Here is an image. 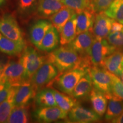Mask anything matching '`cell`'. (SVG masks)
Returning a JSON list of instances; mask_svg holds the SVG:
<instances>
[{
  "label": "cell",
  "instance_id": "1",
  "mask_svg": "<svg viewBox=\"0 0 123 123\" xmlns=\"http://www.w3.org/2000/svg\"><path fill=\"white\" fill-rule=\"evenodd\" d=\"M46 61L52 63L60 73L77 67L90 68L89 57L83 58L67 45L62 46L51 51L46 56Z\"/></svg>",
  "mask_w": 123,
  "mask_h": 123
},
{
  "label": "cell",
  "instance_id": "2",
  "mask_svg": "<svg viewBox=\"0 0 123 123\" xmlns=\"http://www.w3.org/2000/svg\"><path fill=\"white\" fill-rule=\"evenodd\" d=\"M19 59L24 67V80H30L33 75L46 61V56L40 54L31 46L25 47Z\"/></svg>",
  "mask_w": 123,
  "mask_h": 123
},
{
  "label": "cell",
  "instance_id": "3",
  "mask_svg": "<svg viewBox=\"0 0 123 123\" xmlns=\"http://www.w3.org/2000/svg\"><path fill=\"white\" fill-rule=\"evenodd\" d=\"M94 88L102 92L107 99L114 98L112 92V78L111 73L104 67L92 66L89 68Z\"/></svg>",
  "mask_w": 123,
  "mask_h": 123
},
{
  "label": "cell",
  "instance_id": "4",
  "mask_svg": "<svg viewBox=\"0 0 123 123\" xmlns=\"http://www.w3.org/2000/svg\"><path fill=\"white\" fill-rule=\"evenodd\" d=\"M89 68L77 67L62 73L55 78L56 87L62 92L71 96L75 87L80 79L88 73Z\"/></svg>",
  "mask_w": 123,
  "mask_h": 123
},
{
  "label": "cell",
  "instance_id": "5",
  "mask_svg": "<svg viewBox=\"0 0 123 123\" xmlns=\"http://www.w3.org/2000/svg\"><path fill=\"white\" fill-rule=\"evenodd\" d=\"M59 73L57 68L52 63L46 61L33 75L30 81L37 92L44 88L47 84L51 83L53 80L57 77Z\"/></svg>",
  "mask_w": 123,
  "mask_h": 123
},
{
  "label": "cell",
  "instance_id": "6",
  "mask_svg": "<svg viewBox=\"0 0 123 123\" xmlns=\"http://www.w3.org/2000/svg\"><path fill=\"white\" fill-rule=\"evenodd\" d=\"M116 50L108 42L106 38H95L89 54L91 63L92 66L104 68L106 58Z\"/></svg>",
  "mask_w": 123,
  "mask_h": 123
},
{
  "label": "cell",
  "instance_id": "7",
  "mask_svg": "<svg viewBox=\"0 0 123 123\" xmlns=\"http://www.w3.org/2000/svg\"><path fill=\"white\" fill-rule=\"evenodd\" d=\"M0 33L9 39L25 43L24 34L15 17L5 14L0 18Z\"/></svg>",
  "mask_w": 123,
  "mask_h": 123
},
{
  "label": "cell",
  "instance_id": "8",
  "mask_svg": "<svg viewBox=\"0 0 123 123\" xmlns=\"http://www.w3.org/2000/svg\"><path fill=\"white\" fill-rule=\"evenodd\" d=\"M24 71V67L19 59L17 62H8L5 64L0 76V83H9L12 85L20 84L25 81Z\"/></svg>",
  "mask_w": 123,
  "mask_h": 123
},
{
  "label": "cell",
  "instance_id": "9",
  "mask_svg": "<svg viewBox=\"0 0 123 123\" xmlns=\"http://www.w3.org/2000/svg\"><path fill=\"white\" fill-rule=\"evenodd\" d=\"M95 39L92 31H87L77 35L75 39L67 45L76 51L81 57H89Z\"/></svg>",
  "mask_w": 123,
  "mask_h": 123
},
{
  "label": "cell",
  "instance_id": "10",
  "mask_svg": "<svg viewBox=\"0 0 123 123\" xmlns=\"http://www.w3.org/2000/svg\"><path fill=\"white\" fill-rule=\"evenodd\" d=\"M68 113L58 106L39 107L35 110L34 117L38 122L50 123L67 119Z\"/></svg>",
  "mask_w": 123,
  "mask_h": 123
},
{
  "label": "cell",
  "instance_id": "11",
  "mask_svg": "<svg viewBox=\"0 0 123 123\" xmlns=\"http://www.w3.org/2000/svg\"><path fill=\"white\" fill-rule=\"evenodd\" d=\"M67 117L71 123H89L100 121L101 117L93 110L77 104L68 112Z\"/></svg>",
  "mask_w": 123,
  "mask_h": 123
},
{
  "label": "cell",
  "instance_id": "12",
  "mask_svg": "<svg viewBox=\"0 0 123 123\" xmlns=\"http://www.w3.org/2000/svg\"><path fill=\"white\" fill-rule=\"evenodd\" d=\"M37 92L30 80H25L18 85L14 96V107L26 106L33 98Z\"/></svg>",
  "mask_w": 123,
  "mask_h": 123
},
{
  "label": "cell",
  "instance_id": "13",
  "mask_svg": "<svg viewBox=\"0 0 123 123\" xmlns=\"http://www.w3.org/2000/svg\"><path fill=\"white\" fill-rule=\"evenodd\" d=\"M113 21V19L108 16L104 12L96 13L92 29L95 38H106L111 33Z\"/></svg>",
  "mask_w": 123,
  "mask_h": 123
},
{
  "label": "cell",
  "instance_id": "14",
  "mask_svg": "<svg viewBox=\"0 0 123 123\" xmlns=\"http://www.w3.org/2000/svg\"><path fill=\"white\" fill-rule=\"evenodd\" d=\"M53 26L51 22L48 20L39 19L35 21L29 30V38L32 44L37 47Z\"/></svg>",
  "mask_w": 123,
  "mask_h": 123
},
{
  "label": "cell",
  "instance_id": "15",
  "mask_svg": "<svg viewBox=\"0 0 123 123\" xmlns=\"http://www.w3.org/2000/svg\"><path fill=\"white\" fill-rule=\"evenodd\" d=\"M76 13L77 35L87 31L92 30L96 14L90 7Z\"/></svg>",
  "mask_w": 123,
  "mask_h": 123
},
{
  "label": "cell",
  "instance_id": "16",
  "mask_svg": "<svg viewBox=\"0 0 123 123\" xmlns=\"http://www.w3.org/2000/svg\"><path fill=\"white\" fill-rule=\"evenodd\" d=\"M64 6L59 0H38L37 12L41 17L50 18Z\"/></svg>",
  "mask_w": 123,
  "mask_h": 123
},
{
  "label": "cell",
  "instance_id": "17",
  "mask_svg": "<svg viewBox=\"0 0 123 123\" xmlns=\"http://www.w3.org/2000/svg\"><path fill=\"white\" fill-rule=\"evenodd\" d=\"M25 47V43L17 42L6 37L0 33V52L10 56L21 54Z\"/></svg>",
  "mask_w": 123,
  "mask_h": 123
},
{
  "label": "cell",
  "instance_id": "18",
  "mask_svg": "<svg viewBox=\"0 0 123 123\" xmlns=\"http://www.w3.org/2000/svg\"><path fill=\"white\" fill-rule=\"evenodd\" d=\"M93 87L91 77L88 72L77 83L72 92L71 96L75 99H81L87 98L90 96Z\"/></svg>",
  "mask_w": 123,
  "mask_h": 123
},
{
  "label": "cell",
  "instance_id": "19",
  "mask_svg": "<svg viewBox=\"0 0 123 123\" xmlns=\"http://www.w3.org/2000/svg\"><path fill=\"white\" fill-rule=\"evenodd\" d=\"M104 68L109 72L118 76L123 68V52L116 50L106 58Z\"/></svg>",
  "mask_w": 123,
  "mask_h": 123
},
{
  "label": "cell",
  "instance_id": "20",
  "mask_svg": "<svg viewBox=\"0 0 123 123\" xmlns=\"http://www.w3.org/2000/svg\"><path fill=\"white\" fill-rule=\"evenodd\" d=\"M59 33L57 29L53 26L46 33L37 48L40 50L46 52H51L56 49L60 43Z\"/></svg>",
  "mask_w": 123,
  "mask_h": 123
},
{
  "label": "cell",
  "instance_id": "21",
  "mask_svg": "<svg viewBox=\"0 0 123 123\" xmlns=\"http://www.w3.org/2000/svg\"><path fill=\"white\" fill-rule=\"evenodd\" d=\"M76 13L74 14L60 32V43L62 46L70 43L76 37Z\"/></svg>",
  "mask_w": 123,
  "mask_h": 123
},
{
  "label": "cell",
  "instance_id": "22",
  "mask_svg": "<svg viewBox=\"0 0 123 123\" xmlns=\"http://www.w3.org/2000/svg\"><path fill=\"white\" fill-rule=\"evenodd\" d=\"M18 84L12 86L8 96L0 104V123H7L9 116L14 107V96Z\"/></svg>",
  "mask_w": 123,
  "mask_h": 123
},
{
  "label": "cell",
  "instance_id": "23",
  "mask_svg": "<svg viewBox=\"0 0 123 123\" xmlns=\"http://www.w3.org/2000/svg\"><path fill=\"white\" fill-rule=\"evenodd\" d=\"M93 110L101 117L105 113L107 108V98L102 92L93 87L90 95Z\"/></svg>",
  "mask_w": 123,
  "mask_h": 123
},
{
  "label": "cell",
  "instance_id": "24",
  "mask_svg": "<svg viewBox=\"0 0 123 123\" xmlns=\"http://www.w3.org/2000/svg\"><path fill=\"white\" fill-rule=\"evenodd\" d=\"M75 13L76 12L73 9L64 6L61 10L51 16L50 20L53 25L60 33L65 24Z\"/></svg>",
  "mask_w": 123,
  "mask_h": 123
},
{
  "label": "cell",
  "instance_id": "25",
  "mask_svg": "<svg viewBox=\"0 0 123 123\" xmlns=\"http://www.w3.org/2000/svg\"><path fill=\"white\" fill-rule=\"evenodd\" d=\"M34 99L35 103L39 107L57 106L53 88L47 87L38 91Z\"/></svg>",
  "mask_w": 123,
  "mask_h": 123
},
{
  "label": "cell",
  "instance_id": "26",
  "mask_svg": "<svg viewBox=\"0 0 123 123\" xmlns=\"http://www.w3.org/2000/svg\"><path fill=\"white\" fill-rule=\"evenodd\" d=\"M55 101L58 107L68 113L77 104L76 99L70 95L58 91L53 88Z\"/></svg>",
  "mask_w": 123,
  "mask_h": 123
},
{
  "label": "cell",
  "instance_id": "27",
  "mask_svg": "<svg viewBox=\"0 0 123 123\" xmlns=\"http://www.w3.org/2000/svg\"><path fill=\"white\" fill-rule=\"evenodd\" d=\"M123 112V101L117 98H113L110 99L105 113V119L107 121L119 117Z\"/></svg>",
  "mask_w": 123,
  "mask_h": 123
},
{
  "label": "cell",
  "instance_id": "28",
  "mask_svg": "<svg viewBox=\"0 0 123 123\" xmlns=\"http://www.w3.org/2000/svg\"><path fill=\"white\" fill-rule=\"evenodd\" d=\"M30 121L29 109L26 106L14 107L10 113L7 123H27Z\"/></svg>",
  "mask_w": 123,
  "mask_h": 123
},
{
  "label": "cell",
  "instance_id": "29",
  "mask_svg": "<svg viewBox=\"0 0 123 123\" xmlns=\"http://www.w3.org/2000/svg\"><path fill=\"white\" fill-rule=\"evenodd\" d=\"M104 12L110 18L123 24V0H114Z\"/></svg>",
  "mask_w": 123,
  "mask_h": 123
},
{
  "label": "cell",
  "instance_id": "30",
  "mask_svg": "<svg viewBox=\"0 0 123 123\" xmlns=\"http://www.w3.org/2000/svg\"><path fill=\"white\" fill-rule=\"evenodd\" d=\"M61 1L64 6L73 9L76 13L88 8L90 4V0H61Z\"/></svg>",
  "mask_w": 123,
  "mask_h": 123
},
{
  "label": "cell",
  "instance_id": "31",
  "mask_svg": "<svg viewBox=\"0 0 123 123\" xmlns=\"http://www.w3.org/2000/svg\"><path fill=\"white\" fill-rule=\"evenodd\" d=\"M106 39L116 50H121L123 48V29L118 31L110 33Z\"/></svg>",
  "mask_w": 123,
  "mask_h": 123
},
{
  "label": "cell",
  "instance_id": "32",
  "mask_svg": "<svg viewBox=\"0 0 123 123\" xmlns=\"http://www.w3.org/2000/svg\"><path fill=\"white\" fill-rule=\"evenodd\" d=\"M38 0H19L18 10L22 15H27L37 7Z\"/></svg>",
  "mask_w": 123,
  "mask_h": 123
},
{
  "label": "cell",
  "instance_id": "33",
  "mask_svg": "<svg viewBox=\"0 0 123 123\" xmlns=\"http://www.w3.org/2000/svg\"><path fill=\"white\" fill-rule=\"evenodd\" d=\"M114 0H90L89 7L95 14L104 12Z\"/></svg>",
  "mask_w": 123,
  "mask_h": 123
},
{
  "label": "cell",
  "instance_id": "34",
  "mask_svg": "<svg viewBox=\"0 0 123 123\" xmlns=\"http://www.w3.org/2000/svg\"><path fill=\"white\" fill-rule=\"evenodd\" d=\"M111 76L112 78V92L114 98L123 101V83L116 75L111 73Z\"/></svg>",
  "mask_w": 123,
  "mask_h": 123
},
{
  "label": "cell",
  "instance_id": "35",
  "mask_svg": "<svg viewBox=\"0 0 123 123\" xmlns=\"http://www.w3.org/2000/svg\"><path fill=\"white\" fill-rule=\"evenodd\" d=\"M13 86L9 83H0V104L3 102L8 96Z\"/></svg>",
  "mask_w": 123,
  "mask_h": 123
},
{
  "label": "cell",
  "instance_id": "36",
  "mask_svg": "<svg viewBox=\"0 0 123 123\" xmlns=\"http://www.w3.org/2000/svg\"><path fill=\"white\" fill-rule=\"evenodd\" d=\"M123 29V24L121 23L118 22L116 20L113 19V22H112L111 30V33L115 31H118L122 30Z\"/></svg>",
  "mask_w": 123,
  "mask_h": 123
},
{
  "label": "cell",
  "instance_id": "37",
  "mask_svg": "<svg viewBox=\"0 0 123 123\" xmlns=\"http://www.w3.org/2000/svg\"><path fill=\"white\" fill-rule=\"evenodd\" d=\"M111 122L114 123H123V112L119 117L112 120Z\"/></svg>",
  "mask_w": 123,
  "mask_h": 123
},
{
  "label": "cell",
  "instance_id": "38",
  "mask_svg": "<svg viewBox=\"0 0 123 123\" xmlns=\"http://www.w3.org/2000/svg\"><path fill=\"white\" fill-rule=\"evenodd\" d=\"M5 66V64H4L3 63L0 62V76H1V74L2 73V71L4 70Z\"/></svg>",
  "mask_w": 123,
  "mask_h": 123
},
{
  "label": "cell",
  "instance_id": "39",
  "mask_svg": "<svg viewBox=\"0 0 123 123\" xmlns=\"http://www.w3.org/2000/svg\"><path fill=\"white\" fill-rule=\"evenodd\" d=\"M119 77V78L120 79V80L121 81V82L123 83V70H121V71L120 72V73L119 74V75L117 76Z\"/></svg>",
  "mask_w": 123,
  "mask_h": 123
},
{
  "label": "cell",
  "instance_id": "40",
  "mask_svg": "<svg viewBox=\"0 0 123 123\" xmlns=\"http://www.w3.org/2000/svg\"><path fill=\"white\" fill-rule=\"evenodd\" d=\"M6 0H0V7L5 4Z\"/></svg>",
  "mask_w": 123,
  "mask_h": 123
},
{
  "label": "cell",
  "instance_id": "41",
  "mask_svg": "<svg viewBox=\"0 0 123 123\" xmlns=\"http://www.w3.org/2000/svg\"><path fill=\"white\" fill-rule=\"evenodd\" d=\"M59 1H61V0H59Z\"/></svg>",
  "mask_w": 123,
  "mask_h": 123
}]
</instances>
